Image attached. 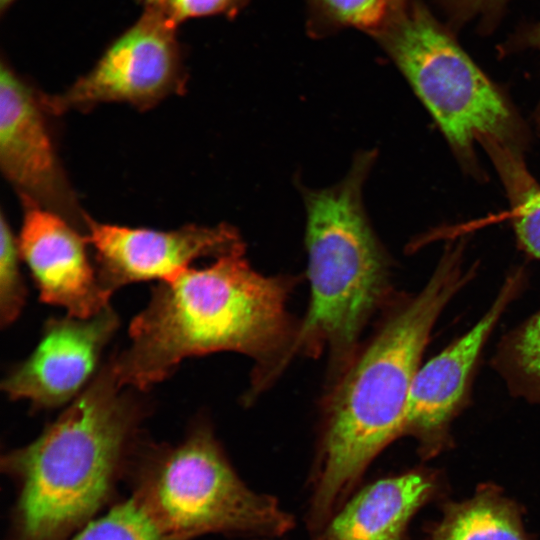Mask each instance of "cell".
<instances>
[{"instance_id":"8fae6325","label":"cell","mask_w":540,"mask_h":540,"mask_svg":"<svg viewBox=\"0 0 540 540\" xmlns=\"http://www.w3.org/2000/svg\"><path fill=\"white\" fill-rule=\"evenodd\" d=\"M118 327L119 317L110 305L89 318L49 319L33 352L2 381V390L10 399H26L38 409L74 400L94 378L102 351Z\"/></svg>"},{"instance_id":"603a6c76","label":"cell","mask_w":540,"mask_h":540,"mask_svg":"<svg viewBox=\"0 0 540 540\" xmlns=\"http://www.w3.org/2000/svg\"><path fill=\"white\" fill-rule=\"evenodd\" d=\"M16 0H0V12L5 13Z\"/></svg>"},{"instance_id":"5bb4252c","label":"cell","mask_w":540,"mask_h":540,"mask_svg":"<svg viewBox=\"0 0 540 540\" xmlns=\"http://www.w3.org/2000/svg\"><path fill=\"white\" fill-rule=\"evenodd\" d=\"M426 540H528L518 505L495 485L444 506Z\"/></svg>"},{"instance_id":"9c48e42d","label":"cell","mask_w":540,"mask_h":540,"mask_svg":"<svg viewBox=\"0 0 540 540\" xmlns=\"http://www.w3.org/2000/svg\"><path fill=\"white\" fill-rule=\"evenodd\" d=\"M42 95L5 61L0 64V166L21 196L86 230L88 217L65 176Z\"/></svg>"},{"instance_id":"44dd1931","label":"cell","mask_w":540,"mask_h":540,"mask_svg":"<svg viewBox=\"0 0 540 540\" xmlns=\"http://www.w3.org/2000/svg\"><path fill=\"white\" fill-rule=\"evenodd\" d=\"M499 0H446L448 6L459 14H471Z\"/></svg>"},{"instance_id":"2e32d148","label":"cell","mask_w":540,"mask_h":540,"mask_svg":"<svg viewBox=\"0 0 540 540\" xmlns=\"http://www.w3.org/2000/svg\"><path fill=\"white\" fill-rule=\"evenodd\" d=\"M491 364L512 396L540 405V310L501 338Z\"/></svg>"},{"instance_id":"52a82bcc","label":"cell","mask_w":540,"mask_h":540,"mask_svg":"<svg viewBox=\"0 0 540 540\" xmlns=\"http://www.w3.org/2000/svg\"><path fill=\"white\" fill-rule=\"evenodd\" d=\"M177 28L160 14L143 9L85 75L61 94L42 95L47 111L55 115L88 111L108 102L147 110L183 93L186 75Z\"/></svg>"},{"instance_id":"e0dca14e","label":"cell","mask_w":540,"mask_h":540,"mask_svg":"<svg viewBox=\"0 0 540 540\" xmlns=\"http://www.w3.org/2000/svg\"><path fill=\"white\" fill-rule=\"evenodd\" d=\"M411 0H305L307 28L313 36H325L355 28L374 38Z\"/></svg>"},{"instance_id":"277c9868","label":"cell","mask_w":540,"mask_h":540,"mask_svg":"<svg viewBox=\"0 0 540 540\" xmlns=\"http://www.w3.org/2000/svg\"><path fill=\"white\" fill-rule=\"evenodd\" d=\"M374 156L359 155L343 181L305 195L310 303L287 356L327 351L336 376L366 324L389 300L390 262L365 216L361 191Z\"/></svg>"},{"instance_id":"9a60e30c","label":"cell","mask_w":540,"mask_h":540,"mask_svg":"<svg viewBox=\"0 0 540 540\" xmlns=\"http://www.w3.org/2000/svg\"><path fill=\"white\" fill-rule=\"evenodd\" d=\"M511 206V220L519 246L540 260V185L529 172L523 151L496 141L482 144Z\"/></svg>"},{"instance_id":"7402d4cb","label":"cell","mask_w":540,"mask_h":540,"mask_svg":"<svg viewBox=\"0 0 540 540\" xmlns=\"http://www.w3.org/2000/svg\"><path fill=\"white\" fill-rule=\"evenodd\" d=\"M524 44L536 48L540 52V22L524 35ZM535 123L540 130V101L534 113Z\"/></svg>"},{"instance_id":"d6986e66","label":"cell","mask_w":540,"mask_h":540,"mask_svg":"<svg viewBox=\"0 0 540 540\" xmlns=\"http://www.w3.org/2000/svg\"><path fill=\"white\" fill-rule=\"evenodd\" d=\"M18 238L4 212L0 218V324L7 327L19 317L27 295L20 272Z\"/></svg>"},{"instance_id":"7a4b0ae2","label":"cell","mask_w":540,"mask_h":540,"mask_svg":"<svg viewBox=\"0 0 540 540\" xmlns=\"http://www.w3.org/2000/svg\"><path fill=\"white\" fill-rule=\"evenodd\" d=\"M244 251L189 267L153 288L130 324L129 346L111 358L122 386L145 391L185 358L220 351L255 360L257 389L286 366L297 331L287 309L293 281L257 272Z\"/></svg>"},{"instance_id":"4fadbf2b","label":"cell","mask_w":540,"mask_h":540,"mask_svg":"<svg viewBox=\"0 0 540 540\" xmlns=\"http://www.w3.org/2000/svg\"><path fill=\"white\" fill-rule=\"evenodd\" d=\"M436 489L424 469L378 479L353 493L313 540H410L411 519Z\"/></svg>"},{"instance_id":"3957f363","label":"cell","mask_w":540,"mask_h":540,"mask_svg":"<svg viewBox=\"0 0 540 540\" xmlns=\"http://www.w3.org/2000/svg\"><path fill=\"white\" fill-rule=\"evenodd\" d=\"M111 359L31 443L4 454L15 487L5 540H69L112 505L143 416Z\"/></svg>"},{"instance_id":"ffe728a7","label":"cell","mask_w":540,"mask_h":540,"mask_svg":"<svg viewBox=\"0 0 540 540\" xmlns=\"http://www.w3.org/2000/svg\"><path fill=\"white\" fill-rule=\"evenodd\" d=\"M143 9L152 10L178 26L196 17L236 16L248 0H137Z\"/></svg>"},{"instance_id":"6da1fadb","label":"cell","mask_w":540,"mask_h":540,"mask_svg":"<svg viewBox=\"0 0 540 540\" xmlns=\"http://www.w3.org/2000/svg\"><path fill=\"white\" fill-rule=\"evenodd\" d=\"M474 271L464 267L463 242L447 245L425 286L393 305L373 338L336 376L311 477L306 525L312 535L350 498L381 451L402 437L431 331Z\"/></svg>"},{"instance_id":"8992f818","label":"cell","mask_w":540,"mask_h":540,"mask_svg":"<svg viewBox=\"0 0 540 540\" xmlns=\"http://www.w3.org/2000/svg\"><path fill=\"white\" fill-rule=\"evenodd\" d=\"M375 39L408 80L466 172L479 175L475 145L524 151L529 132L516 108L421 4H409Z\"/></svg>"},{"instance_id":"7c38bea8","label":"cell","mask_w":540,"mask_h":540,"mask_svg":"<svg viewBox=\"0 0 540 540\" xmlns=\"http://www.w3.org/2000/svg\"><path fill=\"white\" fill-rule=\"evenodd\" d=\"M22 202L19 250L41 301L65 308L77 318L92 317L108 307L111 294L89 260L86 235L60 215Z\"/></svg>"},{"instance_id":"30bf717a","label":"cell","mask_w":540,"mask_h":540,"mask_svg":"<svg viewBox=\"0 0 540 540\" xmlns=\"http://www.w3.org/2000/svg\"><path fill=\"white\" fill-rule=\"evenodd\" d=\"M85 235L95 252L98 279L111 295L133 282L170 280L198 258H217L244 247L236 231L225 224L159 231L88 219Z\"/></svg>"},{"instance_id":"5b68a950","label":"cell","mask_w":540,"mask_h":540,"mask_svg":"<svg viewBox=\"0 0 540 540\" xmlns=\"http://www.w3.org/2000/svg\"><path fill=\"white\" fill-rule=\"evenodd\" d=\"M125 479L130 496L175 540L206 534L277 539L295 526L277 498L241 479L207 424L176 444L140 441Z\"/></svg>"},{"instance_id":"ba28073f","label":"cell","mask_w":540,"mask_h":540,"mask_svg":"<svg viewBox=\"0 0 540 540\" xmlns=\"http://www.w3.org/2000/svg\"><path fill=\"white\" fill-rule=\"evenodd\" d=\"M526 282L527 274L522 267L513 270L473 327L417 371L408 397L402 436L416 440L422 458L434 457L452 444L451 426L469 404L484 346L508 306L523 292Z\"/></svg>"},{"instance_id":"ac0fdd59","label":"cell","mask_w":540,"mask_h":540,"mask_svg":"<svg viewBox=\"0 0 540 540\" xmlns=\"http://www.w3.org/2000/svg\"><path fill=\"white\" fill-rule=\"evenodd\" d=\"M69 540H175L132 497L117 501Z\"/></svg>"}]
</instances>
